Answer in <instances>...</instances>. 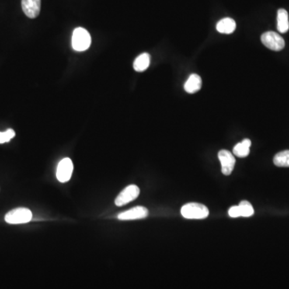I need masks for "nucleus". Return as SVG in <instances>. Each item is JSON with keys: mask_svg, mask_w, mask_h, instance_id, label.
I'll list each match as a JSON object with an SVG mask.
<instances>
[{"mask_svg": "<svg viewBox=\"0 0 289 289\" xmlns=\"http://www.w3.org/2000/svg\"><path fill=\"white\" fill-rule=\"evenodd\" d=\"M181 214L187 220H203L209 215V210L204 205L190 203L182 207Z\"/></svg>", "mask_w": 289, "mask_h": 289, "instance_id": "1", "label": "nucleus"}, {"mask_svg": "<svg viewBox=\"0 0 289 289\" xmlns=\"http://www.w3.org/2000/svg\"><path fill=\"white\" fill-rule=\"evenodd\" d=\"M91 36L86 29L83 28H77L74 31L71 38V46L77 52L86 51L90 47Z\"/></svg>", "mask_w": 289, "mask_h": 289, "instance_id": "2", "label": "nucleus"}, {"mask_svg": "<svg viewBox=\"0 0 289 289\" xmlns=\"http://www.w3.org/2000/svg\"><path fill=\"white\" fill-rule=\"evenodd\" d=\"M32 220V213L29 209H14L5 216V221L9 224H23L29 223Z\"/></svg>", "mask_w": 289, "mask_h": 289, "instance_id": "3", "label": "nucleus"}, {"mask_svg": "<svg viewBox=\"0 0 289 289\" xmlns=\"http://www.w3.org/2000/svg\"><path fill=\"white\" fill-rule=\"evenodd\" d=\"M263 45L272 51H281L285 47V42L280 35L275 32H267L261 36Z\"/></svg>", "mask_w": 289, "mask_h": 289, "instance_id": "4", "label": "nucleus"}, {"mask_svg": "<svg viewBox=\"0 0 289 289\" xmlns=\"http://www.w3.org/2000/svg\"><path fill=\"white\" fill-rule=\"evenodd\" d=\"M139 194H140V189L136 185H130V186H126L115 199V204L117 207L124 206V205L135 200L138 197Z\"/></svg>", "mask_w": 289, "mask_h": 289, "instance_id": "5", "label": "nucleus"}, {"mask_svg": "<svg viewBox=\"0 0 289 289\" xmlns=\"http://www.w3.org/2000/svg\"><path fill=\"white\" fill-rule=\"evenodd\" d=\"M74 172V163L68 158H64L59 162L57 170V178L59 182H67L71 179Z\"/></svg>", "mask_w": 289, "mask_h": 289, "instance_id": "6", "label": "nucleus"}, {"mask_svg": "<svg viewBox=\"0 0 289 289\" xmlns=\"http://www.w3.org/2000/svg\"><path fill=\"white\" fill-rule=\"evenodd\" d=\"M218 158L222 165V173L230 175L235 167V158L230 151L222 150L219 152Z\"/></svg>", "mask_w": 289, "mask_h": 289, "instance_id": "7", "label": "nucleus"}, {"mask_svg": "<svg viewBox=\"0 0 289 289\" xmlns=\"http://www.w3.org/2000/svg\"><path fill=\"white\" fill-rule=\"evenodd\" d=\"M228 214L231 218L251 217L254 214V208L249 202L242 201L238 206L231 207L228 210Z\"/></svg>", "mask_w": 289, "mask_h": 289, "instance_id": "8", "label": "nucleus"}, {"mask_svg": "<svg viewBox=\"0 0 289 289\" xmlns=\"http://www.w3.org/2000/svg\"><path fill=\"white\" fill-rule=\"evenodd\" d=\"M148 215V209L141 207V206H138L130 210H126L124 212L120 213L117 215V219L120 220H141V219L147 218Z\"/></svg>", "mask_w": 289, "mask_h": 289, "instance_id": "9", "label": "nucleus"}, {"mask_svg": "<svg viewBox=\"0 0 289 289\" xmlns=\"http://www.w3.org/2000/svg\"><path fill=\"white\" fill-rule=\"evenodd\" d=\"M22 9L28 17L35 19L40 15L41 0H22Z\"/></svg>", "mask_w": 289, "mask_h": 289, "instance_id": "10", "label": "nucleus"}, {"mask_svg": "<svg viewBox=\"0 0 289 289\" xmlns=\"http://www.w3.org/2000/svg\"><path fill=\"white\" fill-rule=\"evenodd\" d=\"M202 79L198 74H191L184 85V89L190 94L196 93L201 89Z\"/></svg>", "mask_w": 289, "mask_h": 289, "instance_id": "11", "label": "nucleus"}, {"mask_svg": "<svg viewBox=\"0 0 289 289\" xmlns=\"http://www.w3.org/2000/svg\"><path fill=\"white\" fill-rule=\"evenodd\" d=\"M236 29V23L231 18H224L219 21L216 29L222 34H231Z\"/></svg>", "mask_w": 289, "mask_h": 289, "instance_id": "12", "label": "nucleus"}, {"mask_svg": "<svg viewBox=\"0 0 289 289\" xmlns=\"http://www.w3.org/2000/svg\"><path fill=\"white\" fill-rule=\"evenodd\" d=\"M277 29L280 33H286L289 29L288 13L283 8L278 10Z\"/></svg>", "mask_w": 289, "mask_h": 289, "instance_id": "13", "label": "nucleus"}, {"mask_svg": "<svg viewBox=\"0 0 289 289\" xmlns=\"http://www.w3.org/2000/svg\"><path fill=\"white\" fill-rule=\"evenodd\" d=\"M252 146V141L250 139H244L240 143L235 144L233 149V154L238 158H245L248 156L250 153V147Z\"/></svg>", "mask_w": 289, "mask_h": 289, "instance_id": "14", "label": "nucleus"}, {"mask_svg": "<svg viewBox=\"0 0 289 289\" xmlns=\"http://www.w3.org/2000/svg\"><path fill=\"white\" fill-rule=\"evenodd\" d=\"M151 63V56L149 53H144L142 54L139 55L138 57L136 58L133 62V68L134 70L139 73L144 71L147 70L150 66Z\"/></svg>", "mask_w": 289, "mask_h": 289, "instance_id": "15", "label": "nucleus"}, {"mask_svg": "<svg viewBox=\"0 0 289 289\" xmlns=\"http://www.w3.org/2000/svg\"><path fill=\"white\" fill-rule=\"evenodd\" d=\"M273 162L278 167H289V151L276 154L273 158Z\"/></svg>", "mask_w": 289, "mask_h": 289, "instance_id": "16", "label": "nucleus"}, {"mask_svg": "<svg viewBox=\"0 0 289 289\" xmlns=\"http://www.w3.org/2000/svg\"><path fill=\"white\" fill-rule=\"evenodd\" d=\"M15 132L12 129H8L7 131L0 132V144L8 142L15 137Z\"/></svg>", "mask_w": 289, "mask_h": 289, "instance_id": "17", "label": "nucleus"}]
</instances>
